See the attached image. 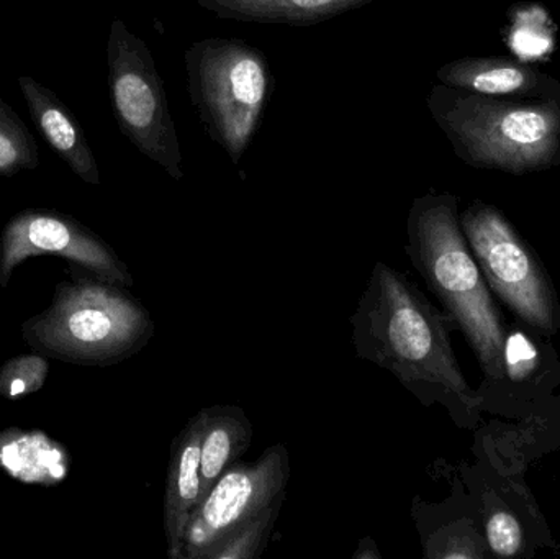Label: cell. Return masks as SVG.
Returning a JSON list of instances; mask_svg holds the SVG:
<instances>
[{
  "mask_svg": "<svg viewBox=\"0 0 560 559\" xmlns=\"http://www.w3.org/2000/svg\"><path fill=\"white\" fill-rule=\"evenodd\" d=\"M438 81L486 97L560 101L558 79L509 56H469L446 62L438 69Z\"/></svg>",
  "mask_w": 560,
  "mask_h": 559,
  "instance_id": "cell-11",
  "label": "cell"
},
{
  "mask_svg": "<svg viewBox=\"0 0 560 559\" xmlns=\"http://www.w3.org/2000/svg\"><path fill=\"white\" fill-rule=\"evenodd\" d=\"M19 85L28 105L30 117L43 140L79 179L91 186H101V173L91 144L68 105L30 75H20Z\"/></svg>",
  "mask_w": 560,
  "mask_h": 559,
  "instance_id": "cell-13",
  "label": "cell"
},
{
  "mask_svg": "<svg viewBox=\"0 0 560 559\" xmlns=\"http://www.w3.org/2000/svg\"><path fill=\"white\" fill-rule=\"evenodd\" d=\"M290 479L289 450L276 443L256 462H236L197 505L184 534L180 559H200L226 535L283 504Z\"/></svg>",
  "mask_w": 560,
  "mask_h": 559,
  "instance_id": "cell-8",
  "label": "cell"
},
{
  "mask_svg": "<svg viewBox=\"0 0 560 559\" xmlns=\"http://www.w3.org/2000/svg\"><path fill=\"white\" fill-rule=\"evenodd\" d=\"M0 471L22 485L56 488L68 479L71 453L43 430L9 427L0 432Z\"/></svg>",
  "mask_w": 560,
  "mask_h": 559,
  "instance_id": "cell-14",
  "label": "cell"
},
{
  "mask_svg": "<svg viewBox=\"0 0 560 559\" xmlns=\"http://www.w3.org/2000/svg\"><path fill=\"white\" fill-rule=\"evenodd\" d=\"M107 65L112 108L121 133L173 179H183V153L163 79L147 43L120 19L110 25Z\"/></svg>",
  "mask_w": 560,
  "mask_h": 559,
  "instance_id": "cell-7",
  "label": "cell"
},
{
  "mask_svg": "<svg viewBox=\"0 0 560 559\" xmlns=\"http://www.w3.org/2000/svg\"><path fill=\"white\" fill-rule=\"evenodd\" d=\"M413 517L428 559H482L490 557L482 522L451 517L447 502L430 505L415 498Z\"/></svg>",
  "mask_w": 560,
  "mask_h": 559,
  "instance_id": "cell-17",
  "label": "cell"
},
{
  "mask_svg": "<svg viewBox=\"0 0 560 559\" xmlns=\"http://www.w3.org/2000/svg\"><path fill=\"white\" fill-rule=\"evenodd\" d=\"M516 322L506 331L503 380L486 393L477 391L483 412L523 417L560 384V361L549 338Z\"/></svg>",
  "mask_w": 560,
  "mask_h": 559,
  "instance_id": "cell-10",
  "label": "cell"
},
{
  "mask_svg": "<svg viewBox=\"0 0 560 559\" xmlns=\"http://www.w3.org/2000/svg\"><path fill=\"white\" fill-rule=\"evenodd\" d=\"M460 226L490 291L525 324L551 338L560 328L555 282L541 258L505 213L474 200L460 213Z\"/></svg>",
  "mask_w": 560,
  "mask_h": 559,
  "instance_id": "cell-6",
  "label": "cell"
},
{
  "mask_svg": "<svg viewBox=\"0 0 560 559\" xmlns=\"http://www.w3.org/2000/svg\"><path fill=\"white\" fill-rule=\"evenodd\" d=\"M282 504L266 511L255 521L240 527L233 534L209 548L200 559H258L268 550Z\"/></svg>",
  "mask_w": 560,
  "mask_h": 559,
  "instance_id": "cell-20",
  "label": "cell"
},
{
  "mask_svg": "<svg viewBox=\"0 0 560 559\" xmlns=\"http://www.w3.org/2000/svg\"><path fill=\"white\" fill-rule=\"evenodd\" d=\"M219 19L310 26L369 5L374 0H197Z\"/></svg>",
  "mask_w": 560,
  "mask_h": 559,
  "instance_id": "cell-16",
  "label": "cell"
},
{
  "mask_svg": "<svg viewBox=\"0 0 560 559\" xmlns=\"http://www.w3.org/2000/svg\"><path fill=\"white\" fill-rule=\"evenodd\" d=\"M200 436V501L220 476L235 465L253 443L255 427L238 406H210L203 409Z\"/></svg>",
  "mask_w": 560,
  "mask_h": 559,
  "instance_id": "cell-15",
  "label": "cell"
},
{
  "mask_svg": "<svg viewBox=\"0 0 560 559\" xmlns=\"http://www.w3.org/2000/svg\"><path fill=\"white\" fill-rule=\"evenodd\" d=\"M405 245L411 265L456 321L483 373L479 393L505 374L509 325L460 226L459 197L428 193L411 203Z\"/></svg>",
  "mask_w": 560,
  "mask_h": 559,
  "instance_id": "cell-2",
  "label": "cell"
},
{
  "mask_svg": "<svg viewBox=\"0 0 560 559\" xmlns=\"http://www.w3.org/2000/svg\"><path fill=\"white\" fill-rule=\"evenodd\" d=\"M38 164L35 138L19 114L0 98V176H16L36 170Z\"/></svg>",
  "mask_w": 560,
  "mask_h": 559,
  "instance_id": "cell-19",
  "label": "cell"
},
{
  "mask_svg": "<svg viewBox=\"0 0 560 559\" xmlns=\"http://www.w3.org/2000/svg\"><path fill=\"white\" fill-rule=\"evenodd\" d=\"M186 69L190 102L207 135L238 166L271 101L268 58L245 39L207 38L187 48Z\"/></svg>",
  "mask_w": 560,
  "mask_h": 559,
  "instance_id": "cell-5",
  "label": "cell"
},
{
  "mask_svg": "<svg viewBox=\"0 0 560 559\" xmlns=\"http://www.w3.org/2000/svg\"><path fill=\"white\" fill-rule=\"evenodd\" d=\"M203 409L180 430L171 445L166 489L163 501V528L167 557L180 559L184 534L200 502V436Z\"/></svg>",
  "mask_w": 560,
  "mask_h": 559,
  "instance_id": "cell-12",
  "label": "cell"
},
{
  "mask_svg": "<svg viewBox=\"0 0 560 559\" xmlns=\"http://www.w3.org/2000/svg\"><path fill=\"white\" fill-rule=\"evenodd\" d=\"M352 559H382L381 551H378L377 544L374 538L364 537L359 541L358 550L352 555Z\"/></svg>",
  "mask_w": 560,
  "mask_h": 559,
  "instance_id": "cell-22",
  "label": "cell"
},
{
  "mask_svg": "<svg viewBox=\"0 0 560 559\" xmlns=\"http://www.w3.org/2000/svg\"><path fill=\"white\" fill-rule=\"evenodd\" d=\"M361 360L388 371L424 407L441 406L454 426L477 430L482 404L451 345L456 321L440 311L407 275L375 263L351 317Z\"/></svg>",
  "mask_w": 560,
  "mask_h": 559,
  "instance_id": "cell-1",
  "label": "cell"
},
{
  "mask_svg": "<svg viewBox=\"0 0 560 559\" xmlns=\"http://www.w3.org/2000/svg\"><path fill=\"white\" fill-rule=\"evenodd\" d=\"M427 105L469 166L525 176L560 164V101L486 97L440 82Z\"/></svg>",
  "mask_w": 560,
  "mask_h": 559,
  "instance_id": "cell-4",
  "label": "cell"
},
{
  "mask_svg": "<svg viewBox=\"0 0 560 559\" xmlns=\"http://www.w3.org/2000/svg\"><path fill=\"white\" fill-rule=\"evenodd\" d=\"M49 376V358L42 353L20 354L0 366V396L7 400L38 393Z\"/></svg>",
  "mask_w": 560,
  "mask_h": 559,
  "instance_id": "cell-21",
  "label": "cell"
},
{
  "mask_svg": "<svg viewBox=\"0 0 560 559\" xmlns=\"http://www.w3.org/2000/svg\"><path fill=\"white\" fill-rule=\"evenodd\" d=\"M42 256H58L121 288H131L135 282L114 248L74 217L25 209L5 223L0 235V288L9 286L16 266Z\"/></svg>",
  "mask_w": 560,
  "mask_h": 559,
  "instance_id": "cell-9",
  "label": "cell"
},
{
  "mask_svg": "<svg viewBox=\"0 0 560 559\" xmlns=\"http://www.w3.org/2000/svg\"><path fill=\"white\" fill-rule=\"evenodd\" d=\"M479 502L483 537L490 555L502 558L532 557L526 541L525 525L520 515L505 502L497 498L492 489L483 485L479 494H472Z\"/></svg>",
  "mask_w": 560,
  "mask_h": 559,
  "instance_id": "cell-18",
  "label": "cell"
},
{
  "mask_svg": "<svg viewBox=\"0 0 560 559\" xmlns=\"http://www.w3.org/2000/svg\"><path fill=\"white\" fill-rule=\"evenodd\" d=\"M71 281L56 284L51 305L22 324L36 353L78 366L124 363L148 347L156 325L148 308L121 286L68 263Z\"/></svg>",
  "mask_w": 560,
  "mask_h": 559,
  "instance_id": "cell-3",
  "label": "cell"
}]
</instances>
